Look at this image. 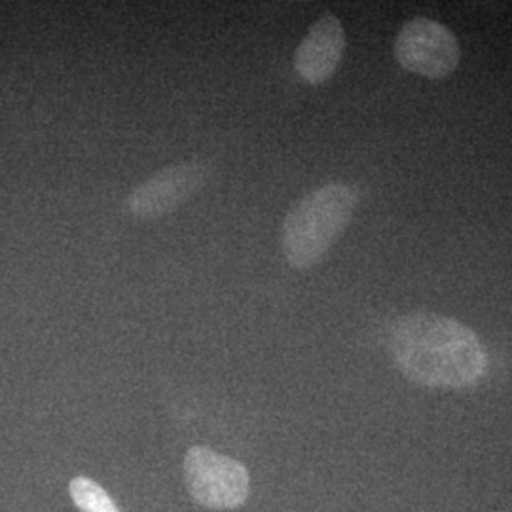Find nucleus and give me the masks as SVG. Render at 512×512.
Listing matches in <instances>:
<instances>
[{"instance_id":"3","label":"nucleus","mask_w":512,"mask_h":512,"mask_svg":"<svg viewBox=\"0 0 512 512\" xmlns=\"http://www.w3.org/2000/svg\"><path fill=\"white\" fill-rule=\"evenodd\" d=\"M393 55L404 71L442 80L458 69L461 46L444 23L420 16L401 27L393 42Z\"/></svg>"},{"instance_id":"1","label":"nucleus","mask_w":512,"mask_h":512,"mask_svg":"<svg viewBox=\"0 0 512 512\" xmlns=\"http://www.w3.org/2000/svg\"><path fill=\"white\" fill-rule=\"evenodd\" d=\"M397 368L414 384L433 389H463L480 382L488 355L475 330L433 311L399 317L389 334Z\"/></svg>"},{"instance_id":"5","label":"nucleus","mask_w":512,"mask_h":512,"mask_svg":"<svg viewBox=\"0 0 512 512\" xmlns=\"http://www.w3.org/2000/svg\"><path fill=\"white\" fill-rule=\"evenodd\" d=\"M205 181L207 167L202 162L167 165L129 194L128 211L137 219H160L198 194Z\"/></svg>"},{"instance_id":"7","label":"nucleus","mask_w":512,"mask_h":512,"mask_svg":"<svg viewBox=\"0 0 512 512\" xmlns=\"http://www.w3.org/2000/svg\"><path fill=\"white\" fill-rule=\"evenodd\" d=\"M69 492L80 512H120L110 495L92 478L76 476L69 484Z\"/></svg>"},{"instance_id":"6","label":"nucleus","mask_w":512,"mask_h":512,"mask_svg":"<svg viewBox=\"0 0 512 512\" xmlns=\"http://www.w3.org/2000/svg\"><path fill=\"white\" fill-rule=\"evenodd\" d=\"M346 54V31L340 18L325 12L302 38L294 54V69L311 86H321L338 71Z\"/></svg>"},{"instance_id":"2","label":"nucleus","mask_w":512,"mask_h":512,"mask_svg":"<svg viewBox=\"0 0 512 512\" xmlns=\"http://www.w3.org/2000/svg\"><path fill=\"white\" fill-rule=\"evenodd\" d=\"M357 192L344 183H330L294 203L281 226V251L289 266L310 270L344 236L357 209Z\"/></svg>"},{"instance_id":"4","label":"nucleus","mask_w":512,"mask_h":512,"mask_svg":"<svg viewBox=\"0 0 512 512\" xmlns=\"http://www.w3.org/2000/svg\"><path fill=\"white\" fill-rule=\"evenodd\" d=\"M190 495L209 509H236L249 495V473L236 459L194 446L184 459Z\"/></svg>"}]
</instances>
